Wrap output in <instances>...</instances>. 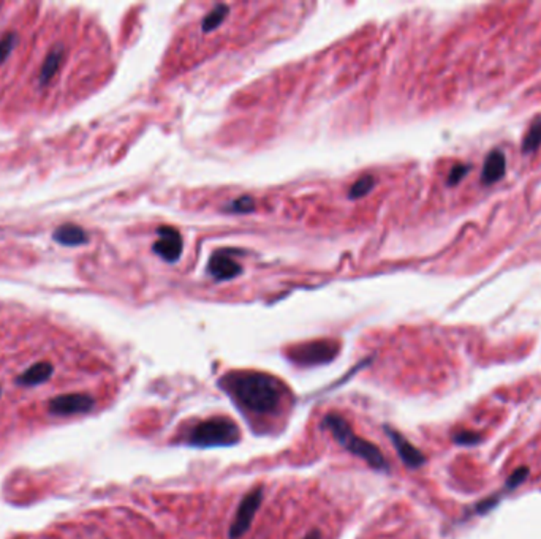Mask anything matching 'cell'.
<instances>
[{
  "instance_id": "obj_7",
  "label": "cell",
  "mask_w": 541,
  "mask_h": 539,
  "mask_svg": "<svg viewBox=\"0 0 541 539\" xmlns=\"http://www.w3.org/2000/svg\"><path fill=\"white\" fill-rule=\"evenodd\" d=\"M385 430H387L389 439L393 442L397 454H399V457H401V460L406 463L407 467L420 468L421 465H425V462H426L425 454H422L420 449H416L406 437H402L399 432L389 429V427H385Z\"/></svg>"
},
{
  "instance_id": "obj_6",
  "label": "cell",
  "mask_w": 541,
  "mask_h": 539,
  "mask_svg": "<svg viewBox=\"0 0 541 539\" xmlns=\"http://www.w3.org/2000/svg\"><path fill=\"white\" fill-rule=\"evenodd\" d=\"M94 405V399L87 394H65L49 402V413L55 416H72L89 413Z\"/></svg>"
},
{
  "instance_id": "obj_21",
  "label": "cell",
  "mask_w": 541,
  "mask_h": 539,
  "mask_svg": "<svg viewBox=\"0 0 541 539\" xmlns=\"http://www.w3.org/2000/svg\"><path fill=\"white\" fill-rule=\"evenodd\" d=\"M304 539H321V536H320V533H319V531L314 530V531H310L309 535H307L306 538H304Z\"/></svg>"
},
{
  "instance_id": "obj_14",
  "label": "cell",
  "mask_w": 541,
  "mask_h": 539,
  "mask_svg": "<svg viewBox=\"0 0 541 539\" xmlns=\"http://www.w3.org/2000/svg\"><path fill=\"white\" fill-rule=\"evenodd\" d=\"M541 146V116L537 117L532 122L530 128L524 136V142H522V151L526 153L535 152Z\"/></svg>"
},
{
  "instance_id": "obj_3",
  "label": "cell",
  "mask_w": 541,
  "mask_h": 539,
  "mask_svg": "<svg viewBox=\"0 0 541 539\" xmlns=\"http://www.w3.org/2000/svg\"><path fill=\"white\" fill-rule=\"evenodd\" d=\"M241 439V430L228 418H211L196 424L190 430L187 443L195 448H223L233 446Z\"/></svg>"
},
{
  "instance_id": "obj_16",
  "label": "cell",
  "mask_w": 541,
  "mask_h": 539,
  "mask_svg": "<svg viewBox=\"0 0 541 539\" xmlns=\"http://www.w3.org/2000/svg\"><path fill=\"white\" fill-rule=\"evenodd\" d=\"M453 439L457 444H462V446H474L476 443H480L481 439V435L476 432H470V430H461V432H456L455 435H453Z\"/></svg>"
},
{
  "instance_id": "obj_17",
  "label": "cell",
  "mask_w": 541,
  "mask_h": 539,
  "mask_svg": "<svg viewBox=\"0 0 541 539\" xmlns=\"http://www.w3.org/2000/svg\"><path fill=\"white\" fill-rule=\"evenodd\" d=\"M528 476V468L527 467H521L516 470V472L509 476L508 481H507V489L508 491H514V489H518L522 482H524L527 479Z\"/></svg>"
},
{
  "instance_id": "obj_11",
  "label": "cell",
  "mask_w": 541,
  "mask_h": 539,
  "mask_svg": "<svg viewBox=\"0 0 541 539\" xmlns=\"http://www.w3.org/2000/svg\"><path fill=\"white\" fill-rule=\"evenodd\" d=\"M209 271L214 277L220 278V280H227V278H233L238 275L241 268L233 258H229L225 253H219V255H214L211 258Z\"/></svg>"
},
{
  "instance_id": "obj_13",
  "label": "cell",
  "mask_w": 541,
  "mask_h": 539,
  "mask_svg": "<svg viewBox=\"0 0 541 539\" xmlns=\"http://www.w3.org/2000/svg\"><path fill=\"white\" fill-rule=\"evenodd\" d=\"M53 374V365L43 361V362H36L32 367H29L24 374L18 378L16 383L21 384V386H39V384L45 383L49 380V376Z\"/></svg>"
},
{
  "instance_id": "obj_12",
  "label": "cell",
  "mask_w": 541,
  "mask_h": 539,
  "mask_svg": "<svg viewBox=\"0 0 541 539\" xmlns=\"http://www.w3.org/2000/svg\"><path fill=\"white\" fill-rule=\"evenodd\" d=\"M53 239L60 245L76 247L87 243V234L81 226L62 225L53 233Z\"/></svg>"
},
{
  "instance_id": "obj_1",
  "label": "cell",
  "mask_w": 541,
  "mask_h": 539,
  "mask_svg": "<svg viewBox=\"0 0 541 539\" xmlns=\"http://www.w3.org/2000/svg\"><path fill=\"white\" fill-rule=\"evenodd\" d=\"M219 384L242 408L252 413H276L283 402V384L263 371H228Z\"/></svg>"
},
{
  "instance_id": "obj_4",
  "label": "cell",
  "mask_w": 541,
  "mask_h": 539,
  "mask_svg": "<svg viewBox=\"0 0 541 539\" xmlns=\"http://www.w3.org/2000/svg\"><path fill=\"white\" fill-rule=\"evenodd\" d=\"M339 346L333 340H316L304 345H298L288 351L293 362L300 365H319L333 361L338 355Z\"/></svg>"
},
{
  "instance_id": "obj_10",
  "label": "cell",
  "mask_w": 541,
  "mask_h": 539,
  "mask_svg": "<svg viewBox=\"0 0 541 539\" xmlns=\"http://www.w3.org/2000/svg\"><path fill=\"white\" fill-rule=\"evenodd\" d=\"M64 46L60 45H54L51 48V51L48 53V55L45 57V60H43V65L40 68V73H39V83L41 86H46L49 84V81H53V78L58 74L59 68L62 65V59H64Z\"/></svg>"
},
{
  "instance_id": "obj_20",
  "label": "cell",
  "mask_w": 541,
  "mask_h": 539,
  "mask_svg": "<svg viewBox=\"0 0 541 539\" xmlns=\"http://www.w3.org/2000/svg\"><path fill=\"white\" fill-rule=\"evenodd\" d=\"M497 501H499V497H494V498H486V500L481 501V503L476 506V512H478V514H484V512H488V511L490 510V507H494V506H495Z\"/></svg>"
},
{
  "instance_id": "obj_15",
  "label": "cell",
  "mask_w": 541,
  "mask_h": 539,
  "mask_svg": "<svg viewBox=\"0 0 541 539\" xmlns=\"http://www.w3.org/2000/svg\"><path fill=\"white\" fill-rule=\"evenodd\" d=\"M16 34H5L0 40V64L8 57L13 51V48L16 46Z\"/></svg>"
},
{
  "instance_id": "obj_19",
  "label": "cell",
  "mask_w": 541,
  "mask_h": 539,
  "mask_svg": "<svg viewBox=\"0 0 541 539\" xmlns=\"http://www.w3.org/2000/svg\"><path fill=\"white\" fill-rule=\"evenodd\" d=\"M470 171L469 166L465 165H456L455 168H453L450 171V176H448V184L450 185H456L462 181V177L467 175V172Z\"/></svg>"
},
{
  "instance_id": "obj_9",
  "label": "cell",
  "mask_w": 541,
  "mask_h": 539,
  "mask_svg": "<svg viewBox=\"0 0 541 539\" xmlns=\"http://www.w3.org/2000/svg\"><path fill=\"white\" fill-rule=\"evenodd\" d=\"M507 170V162H505V156L500 151H493L484 160V166H483V172H481V181L483 184L490 185L499 182L500 179L505 175Z\"/></svg>"
},
{
  "instance_id": "obj_5",
  "label": "cell",
  "mask_w": 541,
  "mask_h": 539,
  "mask_svg": "<svg viewBox=\"0 0 541 539\" xmlns=\"http://www.w3.org/2000/svg\"><path fill=\"white\" fill-rule=\"evenodd\" d=\"M261 500H263V489L261 487L253 489L252 492H248L246 497L242 498L238 511H236L234 520L228 530L229 538L239 539L248 530V526H251L255 517V512L258 511L261 505Z\"/></svg>"
},
{
  "instance_id": "obj_8",
  "label": "cell",
  "mask_w": 541,
  "mask_h": 539,
  "mask_svg": "<svg viewBox=\"0 0 541 539\" xmlns=\"http://www.w3.org/2000/svg\"><path fill=\"white\" fill-rule=\"evenodd\" d=\"M154 252L166 261H176L182 252V239L176 229L163 226L159 229V240L154 244Z\"/></svg>"
},
{
  "instance_id": "obj_18",
  "label": "cell",
  "mask_w": 541,
  "mask_h": 539,
  "mask_svg": "<svg viewBox=\"0 0 541 539\" xmlns=\"http://www.w3.org/2000/svg\"><path fill=\"white\" fill-rule=\"evenodd\" d=\"M372 185H374V179H372L370 176L359 179V181L354 182V185L352 187V196L358 198V196L366 195L372 189Z\"/></svg>"
},
{
  "instance_id": "obj_2",
  "label": "cell",
  "mask_w": 541,
  "mask_h": 539,
  "mask_svg": "<svg viewBox=\"0 0 541 539\" xmlns=\"http://www.w3.org/2000/svg\"><path fill=\"white\" fill-rule=\"evenodd\" d=\"M323 425H325L326 429L333 433L334 438L338 439L348 452H352L353 456L363 458L372 468L388 470V462L382 454V451L378 449L374 443H370L364 438H359L356 433L352 430L350 424H348L340 414H326L325 419H323Z\"/></svg>"
}]
</instances>
